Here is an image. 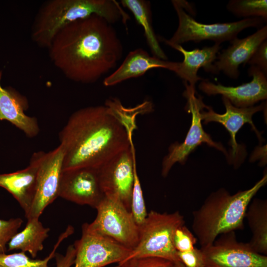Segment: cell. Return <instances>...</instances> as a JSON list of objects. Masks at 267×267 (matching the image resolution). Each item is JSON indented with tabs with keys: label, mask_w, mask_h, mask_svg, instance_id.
<instances>
[{
	"label": "cell",
	"mask_w": 267,
	"mask_h": 267,
	"mask_svg": "<svg viewBox=\"0 0 267 267\" xmlns=\"http://www.w3.org/2000/svg\"><path fill=\"white\" fill-rule=\"evenodd\" d=\"M131 212L135 222L138 226H140L145 220L148 213L136 166L134 169V180L131 196Z\"/></svg>",
	"instance_id": "obj_27"
},
{
	"label": "cell",
	"mask_w": 267,
	"mask_h": 267,
	"mask_svg": "<svg viewBox=\"0 0 267 267\" xmlns=\"http://www.w3.org/2000/svg\"><path fill=\"white\" fill-rule=\"evenodd\" d=\"M227 8L238 17H259L265 22L267 19V0H231L227 4Z\"/></svg>",
	"instance_id": "obj_26"
},
{
	"label": "cell",
	"mask_w": 267,
	"mask_h": 267,
	"mask_svg": "<svg viewBox=\"0 0 267 267\" xmlns=\"http://www.w3.org/2000/svg\"><path fill=\"white\" fill-rule=\"evenodd\" d=\"M22 223L23 220L19 218L8 220L0 219V255L6 253L8 242L17 232Z\"/></svg>",
	"instance_id": "obj_29"
},
{
	"label": "cell",
	"mask_w": 267,
	"mask_h": 267,
	"mask_svg": "<svg viewBox=\"0 0 267 267\" xmlns=\"http://www.w3.org/2000/svg\"><path fill=\"white\" fill-rule=\"evenodd\" d=\"M178 62L164 60L151 56L141 48L130 51L121 65L113 73L105 78L103 84L111 87L125 80L138 78L149 70L162 68L174 72Z\"/></svg>",
	"instance_id": "obj_17"
},
{
	"label": "cell",
	"mask_w": 267,
	"mask_h": 267,
	"mask_svg": "<svg viewBox=\"0 0 267 267\" xmlns=\"http://www.w3.org/2000/svg\"><path fill=\"white\" fill-rule=\"evenodd\" d=\"M221 44L215 43L212 46L204 47L202 49H194L187 51L180 44H169L172 48L178 50L183 55V60L178 62L174 72L188 85L195 88V84L203 79L197 75L200 68L203 67L210 72L213 62L216 61L218 53L221 48Z\"/></svg>",
	"instance_id": "obj_20"
},
{
	"label": "cell",
	"mask_w": 267,
	"mask_h": 267,
	"mask_svg": "<svg viewBox=\"0 0 267 267\" xmlns=\"http://www.w3.org/2000/svg\"><path fill=\"white\" fill-rule=\"evenodd\" d=\"M197 242L194 234L185 225L178 227L173 235V243L178 252H184L193 249Z\"/></svg>",
	"instance_id": "obj_28"
},
{
	"label": "cell",
	"mask_w": 267,
	"mask_h": 267,
	"mask_svg": "<svg viewBox=\"0 0 267 267\" xmlns=\"http://www.w3.org/2000/svg\"><path fill=\"white\" fill-rule=\"evenodd\" d=\"M95 209L96 216L89 223L95 231L132 250L139 237V226L131 211L118 199L105 196Z\"/></svg>",
	"instance_id": "obj_8"
},
{
	"label": "cell",
	"mask_w": 267,
	"mask_h": 267,
	"mask_svg": "<svg viewBox=\"0 0 267 267\" xmlns=\"http://www.w3.org/2000/svg\"><path fill=\"white\" fill-rule=\"evenodd\" d=\"M183 224L184 217L178 211L168 213L151 210L147 214L144 222L139 226L136 246L120 263L133 258L155 257L168 260L177 267H185L179 259L173 243L175 230Z\"/></svg>",
	"instance_id": "obj_5"
},
{
	"label": "cell",
	"mask_w": 267,
	"mask_h": 267,
	"mask_svg": "<svg viewBox=\"0 0 267 267\" xmlns=\"http://www.w3.org/2000/svg\"><path fill=\"white\" fill-rule=\"evenodd\" d=\"M222 100L226 109L224 113H217L211 107L206 105L205 108L207 111L201 110V118L204 121V124L211 122H217L222 125L229 132L230 135L229 145L231 149L228 158L230 163L233 164L235 168H238L243 161L245 153V150L237 143L236 134L245 124H250L262 143L263 139L261 134L254 125L252 117L256 113L265 110L267 105L266 103L263 102L258 106L238 108L233 106L224 97H222Z\"/></svg>",
	"instance_id": "obj_13"
},
{
	"label": "cell",
	"mask_w": 267,
	"mask_h": 267,
	"mask_svg": "<svg viewBox=\"0 0 267 267\" xmlns=\"http://www.w3.org/2000/svg\"><path fill=\"white\" fill-rule=\"evenodd\" d=\"M118 267H177L172 262L161 258H133L118 264Z\"/></svg>",
	"instance_id": "obj_30"
},
{
	"label": "cell",
	"mask_w": 267,
	"mask_h": 267,
	"mask_svg": "<svg viewBox=\"0 0 267 267\" xmlns=\"http://www.w3.org/2000/svg\"><path fill=\"white\" fill-rule=\"evenodd\" d=\"M54 66L68 79L91 84L115 68L123 46L112 24L93 14L61 29L48 48Z\"/></svg>",
	"instance_id": "obj_1"
},
{
	"label": "cell",
	"mask_w": 267,
	"mask_h": 267,
	"mask_svg": "<svg viewBox=\"0 0 267 267\" xmlns=\"http://www.w3.org/2000/svg\"><path fill=\"white\" fill-rule=\"evenodd\" d=\"M178 19V28L170 40L164 39L167 45L180 44L189 41L200 42L203 40L213 41L215 43L233 40L239 33L249 27L261 28L265 22L259 17L244 18L230 23L211 24L199 23L187 14L182 0H172Z\"/></svg>",
	"instance_id": "obj_6"
},
{
	"label": "cell",
	"mask_w": 267,
	"mask_h": 267,
	"mask_svg": "<svg viewBox=\"0 0 267 267\" xmlns=\"http://www.w3.org/2000/svg\"><path fill=\"white\" fill-rule=\"evenodd\" d=\"M245 218L252 232L248 242L257 253L267 254V201L254 198L248 206Z\"/></svg>",
	"instance_id": "obj_22"
},
{
	"label": "cell",
	"mask_w": 267,
	"mask_h": 267,
	"mask_svg": "<svg viewBox=\"0 0 267 267\" xmlns=\"http://www.w3.org/2000/svg\"><path fill=\"white\" fill-rule=\"evenodd\" d=\"M182 264L185 267H205L202 252L200 249L194 247L184 252H178Z\"/></svg>",
	"instance_id": "obj_31"
},
{
	"label": "cell",
	"mask_w": 267,
	"mask_h": 267,
	"mask_svg": "<svg viewBox=\"0 0 267 267\" xmlns=\"http://www.w3.org/2000/svg\"><path fill=\"white\" fill-rule=\"evenodd\" d=\"M248 74L252 77V81L237 87H226L203 80L199 88L208 95H222L236 107L253 106L259 101L267 99V75L255 66H250Z\"/></svg>",
	"instance_id": "obj_15"
},
{
	"label": "cell",
	"mask_w": 267,
	"mask_h": 267,
	"mask_svg": "<svg viewBox=\"0 0 267 267\" xmlns=\"http://www.w3.org/2000/svg\"><path fill=\"white\" fill-rule=\"evenodd\" d=\"M105 105L123 125L130 136L135 126V116L138 114L150 112L153 109V104L149 101H144L134 108H125L116 98H109Z\"/></svg>",
	"instance_id": "obj_25"
},
{
	"label": "cell",
	"mask_w": 267,
	"mask_h": 267,
	"mask_svg": "<svg viewBox=\"0 0 267 267\" xmlns=\"http://www.w3.org/2000/svg\"><path fill=\"white\" fill-rule=\"evenodd\" d=\"M37 163L33 155L26 168L15 172L0 174V187L10 193L27 215L32 206L35 193Z\"/></svg>",
	"instance_id": "obj_19"
},
{
	"label": "cell",
	"mask_w": 267,
	"mask_h": 267,
	"mask_svg": "<svg viewBox=\"0 0 267 267\" xmlns=\"http://www.w3.org/2000/svg\"><path fill=\"white\" fill-rule=\"evenodd\" d=\"M95 14L113 24H127L129 16L115 0H50L39 9L33 22L31 38L48 48L56 34L67 25Z\"/></svg>",
	"instance_id": "obj_4"
},
{
	"label": "cell",
	"mask_w": 267,
	"mask_h": 267,
	"mask_svg": "<svg viewBox=\"0 0 267 267\" xmlns=\"http://www.w3.org/2000/svg\"><path fill=\"white\" fill-rule=\"evenodd\" d=\"M267 38L266 25L247 37L241 39L236 38L231 41L230 45L217 55L210 72L218 74L222 71L228 77L237 79L240 74L239 65L247 63L255 50Z\"/></svg>",
	"instance_id": "obj_16"
},
{
	"label": "cell",
	"mask_w": 267,
	"mask_h": 267,
	"mask_svg": "<svg viewBox=\"0 0 267 267\" xmlns=\"http://www.w3.org/2000/svg\"><path fill=\"white\" fill-rule=\"evenodd\" d=\"M267 182V174L249 189L230 194L222 188L211 193L192 212V229L201 248L211 245L220 235L244 228L247 209Z\"/></svg>",
	"instance_id": "obj_3"
},
{
	"label": "cell",
	"mask_w": 267,
	"mask_h": 267,
	"mask_svg": "<svg viewBox=\"0 0 267 267\" xmlns=\"http://www.w3.org/2000/svg\"><path fill=\"white\" fill-rule=\"evenodd\" d=\"M25 228L17 232L7 245V250H20L28 252L32 258H36L38 253L44 249V242L48 236L50 228L44 227L39 218L27 219Z\"/></svg>",
	"instance_id": "obj_21"
},
{
	"label": "cell",
	"mask_w": 267,
	"mask_h": 267,
	"mask_svg": "<svg viewBox=\"0 0 267 267\" xmlns=\"http://www.w3.org/2000/svg\"><path fill=\"white\" fill-rule=\"evenodd\" d=\"M37 163L35 193L27 219L39 218L44 209L59 197L64 150L61 145L48 152L33 153Z\"/></svg>",
	"instance_id": "obj_9"
},
{
	"label": "cell",
	"mask_w": 267,
	"mask_h": 267,
	"mask_svg": "<svg viewBox=\"0 0 267 267\" xmlns=\"http://www.w3.org/2000/svg\"><path fill=\"white\" fill-rule=\"evenodd\" d=\"M134 153L132 145L97 168L104 196L118 199L130 211L136 166Z\"/></svg>",
	"instance_id": "obj_12"
},
{
	"label": "cell",
	"mask_w": 267,
	"mask_h": 267,
	"mask_svg": "<svg viewBox=\"0 0 267 267\" xmlns=\"http://www.w3.org/2000/svg\"><path fill=\"white\" fill-rule=\"evenodd\" d=\"M59 196L95 209L104 197L97 168L84 167L63 171Z\"/></svg>",
	"instance_id": "obj_14"
},
{
	"label": "cell",
	"mask_w": 267,
	"mask_h": 267,
	"mask_svg": "<svg viewBox=\"0 0 267 267\" xmlns=\"http://www.w3.org/2000/svg\"><path fill=\"white\" fill-rule=\"evenodd\" d=\"M74 231V227L68 225L66 229L59 236L52 251L42 260H33L29 258L25 253H19L0 255V267H48V263L55 257L56 251L60 244Z\"/></svg>",
	"instance_id": "obj_24"
},
{
	"label": "cell",
	"mask_w": 267,
	"mask_h": 267,
	"mask_svg": "<svg viewBox=\"0 0 267 267\" xmlns=\"http://www.w3.org/2000/svg\"><path fill=\"white\" fill-rule=\"evenodd\" d=\"M75 253L73 245L68 247L64 255L56 253V267H71L74 263Z\"/></svg>",
	"instance_id": "obj_33"
},
{
	"label": "cell",
	"mask_w": 267,
	"mask_h": 267,
	"mask_svg": "<svg viewBox=\"0 0 267 267\" xmlns=\"http://www.w3.org/2000/svg\"><path fill=\"white\" fill-rule=\"evenodd\" d=\"M75 249L74 267H104L119 264L131 250L91 229L88 223L82 226V235L73 244Z\"/></svg>",
	"instance_id": "obj_10"
},
{
	"label": "cell",
	"mask_w": 267,
	"mask_h": 267,
	"mask_svg": "<svg viewBox=\"0 0 267 267\" xmlns=\"http://www.w3.org/2000/svg\"><path fill=\"white\" fill-rule=\"evenodd\" d=\"M2 71L0 70V121L6 120L27 136H36L40 131L37 119L27 115L25 110L28 102L26 98L13 89L3 88L0 84Z\"/></svg>",
	"instance_id": "obj_18"
},
{
	"label": "cell",
	"mask_w": 267,
	"mask_h": 267,
	"mask_svg": "<svg viewBox=\"0 0 267 267\" xmlns=\"http://www.w3.org/2000/svg\"><path fill=\"white\" fill-rule=\"evenodd\" d=\"M247 63L258 67L267 74V40L264 41L257 48Z\"/></svg>",
	"instance_id": "obj_32"
},
{
	"label": "cell",
	"mask_w": 267,
	"mask_h": 267,
	"mask_svg": "<svg viewBox=\"0 0 267 267\" xmlns=\"http://www.w3.org/2000/svg\"><path fill=\"white\" fill-rule=\"evenodd\" d=\"M200 249L205 267H267V255L254 251L248 243L239 242L235 231L220 235L211 245Z\"/></svg>",
	"instance_id": "obj_11"
},
{
	"label": "cell",
	"mask_w": 267,
	"mask_h": 267,
	"mask_svg": "<svg viewBox=\"0 0 267 267\" xmlns=\"http://www.w3.org/2000/svg\"><path fill=\"white\" fill-rule=\"evenodd\" d=\"M184 85L185 90L183 94L187 101L186 109L192 115L191 125L183 142H176L170 146L168 153L163 158L162 163L161 174L163 177L168 176L175 163L184 165L189 155L202 143H206L222 151L227 158L228 156V153L223 145L213 141L210 135L203 128L201 111L205 108L206 105L202 98L196 97L195 88L190 87L186 82H184Z\"/></svg>",
	"instance_id": "obj_7"
},
{
	"label": "cell",
	"mask_w": 267,
	"mask_h": 267,
	"mask_svg": "<svg viewBox=\"0 0 267 267\" xmlns=\"http://www.w3.org/2000/svg\"><path fill=\"white\" fill-rule=\"evenodd\" d=\"M120 3L133 13L137 22L142 27L147 43L153 56L167 60V56L161 47L153 28L150 1L146 0H121Z\"/></svg>",
	"instance_id": "obj_23"
},
{
	"label": "cell",
	"mask_w": 267,
	"mask_h": 267,
	"mask_svg": "<svg viewBox=\"0 0 267 267\" xmlns=\"http://www.w3.org/2000/svg\"><path fill=\"white\" fill-rule=\"evenodd\" d=\"M64 150L63 171L98 168L133 142L123 125L105 105L80 109L59 132Z\"/></svg>",
	"instance_id": "obj_2"
}]
</instances>
